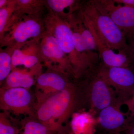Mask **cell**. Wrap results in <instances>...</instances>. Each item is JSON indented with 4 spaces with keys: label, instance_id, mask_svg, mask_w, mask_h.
I'll return each instance as SVG.
<instances>
[{
    "label": "cell",
    "instance_id": "cell-13",
    "mask_svg": "<svg viewBox=\"0 0 134 134\" xmlns=\"http://www.w3.org/2000/svg\"><path fill=\"white\" fill-rule=\"evenodd\" d=\"M41 31V26L38 23L33 19H27L17 25L12 36L16 42L23 43L30 38L37 37Z\"/></svg>",
    "mask_w": 134,
    "mask_h": 134
},
{
    "label": "cell",
    "instance_id": "cell-18",
    "mask_svg": "<svg viewBox=\"0 0 134 134\" xmlns=\"http://www.w3.org/2000/svg\"><path fill=\"white\" fill-rule=\"evenodd\" d=\"M12 58L7 53L2 52L0 53V81L6 79L11 72Z\"/></svg>",
    "mask_w": 134,
    "mask_h": 134
},
{
    "label": "cell",
    "instance_id": "cell-10",
    "mask_svg": "<svg viewBox=\"0 0 134 134\" xmlns=\"http://www.w3.org/2000/svg\"><path fill=\"white\" fill-rule=\"evenodd\" d=\"M41 50L46 58L59 63L60 72L65 75H73L74 77V70L68 56L65 55L57 40L53 35H48L44 38Z\"/></svg>",
    "mask_w": 134,
    "mask_h": 134
},
{
    "label": "cell",
    "instance_id": "cell-15",
    "mask_svg": "<svg viewBox=\"0 0 134 134\" xmlns=\"http://www.w3.org/2000/svg\"><path fill=\"white\" fill-rule=\"evenodd\" d=\"M78 23L77 24L76 22L71 21V24L69 25H72V27L70 28L76 30L81 34L84 44L88 51L95 52L97 51L93 35L85 24L83 15L81 21H78Z\"/></svg>",
    "mask_w": 134,
    "mask_h": 134
},
{
    "label": "cell",
    "instance_id": "cell-26",
    "mask_svg": "<svg viewBox=\"0 0 134 134\" xmlns=\"http://www.w3.org/2000/svg\"><path fill=\"white\" fill-rule=\"evenodd\" d=\"M19 2L22 3H23V4H26V3H29L30 1H28V0H23V1H19Z\"/></svg>",
    "mask_w": 134,
    "mask_h": 134
},
{
    "label": "cell",
    "instance_id": "cell-9",
    "mask_svg": "<svg viewBox=\"0 0 134 134\" xmlns=\"http://www.w3.org/2000/svg\"><path fill=\"white\" fill-rule=\"evenodd\" d=\"M122 103L109 106L99 113L97 122L100 126L111 134L123 132L132 119V116L124 113L120 110ZM131 115V114H130Z\"/></svg>",
    "mask_w": 134,
    "mask_h": 134
},
{
    "label": "cell",
    "instance_id": "cell-21",
    "mask_svg": "<svg viewBox=\"0 0 134 134\" xmlns=\"http://www.w3.org/2000/svg\"><path fill=\"white\" fill-rule=\"evenodd\" d=\"M8 12L7 9L3 7L0 9V32L1 33L5 26L7 20Z\"/></svg>",
    "mask_w": 134,
    "mask_h": 134
},
{
    "label": "cell",
    "instance_id": "cell-4",
    "mask_svg": "<svg viewBox=\"0 0 134 134\" xmlns=\"http://www.w3.org/2000/svg\"><path fill=\"white\" fill-rule=\"evenodd\" d=\"M98 69L102 77L113 89L119 101L124 104L134 94L133 68L109 67L99 61Z\"/></svg>",
    "mask_w": 134,
    "mask_h": 134
},
{
    "label": "cell",
    "instance_id": "cell-17",
    "mask_svg": "<svg viewBox=\"0 0 134 134\" xmlns=\"http://www.w3.org/2000/svg\"><path fill=\"white\" fill-rule=\"evenodd\" d=\"M9 113H0V134H21L20 127L18 126Z\"/></svg>",
    "mask_w": 134,
    "mask_h": 134
},
{
    "label": "cell",
    "instance_id": "cell-23",
    "mask_svg": "<svg viewBox=\"0 0 134 134\" xmlns=\"http://www.w3.org/2000/svg\"><path fill=\"white\" fill-rule=\"evenodd\" d=\"M127 106L129 111L132 115H134V94L131 98L125 103Z\"/></svg>",
    "mask_w": 134,
    "mask_h": 134
},
{
    "label": "cell",
    "instance_id": "cell-16",
    "mask_svg": "<svg viewBox=\"0 0 134 134\" xmlns=\"http://www.w3.org/2000/svg\"><path fill=\"white\" fill-rule=\"evenodd\" d=\"M11 58L12 68L23 65L25 68L31 69L32 71L36 72L34 67L37 63L38 59L35 55H27L21 50L16 49L13 52Z\"/></svg>",
    "mask_w": 134,
    "mask_h": 134
},
{
    "label": "cell",
    "instance_id": "cell-7",
    "mask_svg": "<svg viewBox=\"0 0 134 134\" xmlns=\"http://www.w3.org/2000/svg\"><path fill=\"white\" fill-rule=\"evenodd\" d=\"M63 74L60 72H48L39 76L35 90L34 106L53 94L62 91L69 85L71 83Z\"/></svg>",
    "mask_w": 134,
    "mask_h": 134
},
{
    "label": "cell",
    "instance_id": "cell-8",
    "mask_svg": "<svg viewBox=\"0 0 134 134\" xmlns=\"http://www.w3.org/2000/svg\"><path fill=\"white\" fill-rule=\"evenodd\" d=\"M83 17L85 24L93 35L99 61L109 67L133 68L134 65L128 54L121 53H116L113 50L107 46L99 38L91 23L83 15Z\"/></svg>",
    "mask_w": 134,
    "mask_h": 134
},
{
    "label": "cell",
    "instance_id": "cell-2",
    "mask_svg": "<svg viewBox=\"0 0 134 134\" xmlns=\"http://www.w3.org/2000/svg\"><path fill=\"white\" fill-rule=\"evenodd\" d=\"M98 65L87 70L77 86L79 106H86L92 112L99 113L109 106L121 103L113 89L100 75Z\"/></svg>",
    "mask_w": 134,
    "mask_h": 134
},
{
    "label": "cell",
    "instance_id": "cell-6",
    "mask_svg": "<svg viewBox=\"0 0 134 134\" xmlns=\"http://www.w3.org/2000/svg\"><path fill=\"white\" fill-rule=\"evenodd\" d=\"M99 12L110 18L126 35L134 30V8L114 0H92Z\"/></svg>",
    "mask_w": 134,
    "mask_h": 134
},
{
    "label": "cell",
    "instance_id": "cell-11",
    "mask_svg": "<svg viewBox=\"0 0 134 134\" xmlns=\"http://www.w3.org/2000/svg\"><path fill=\"white\" fill-rule=\"evenodd\" d=\"M91 112L90 111H80L74 113L70 125L69 134H95L97 122Z\"/></svg>",
    "mask_w": 134,
    "mask_h": 134
},
{
    "label": "cell",
    "instance_id": "cell-20",
    "mask_svg": "<svg viewBox=\"0 0 134 134\" xmlns=\"http://www.w3.org/2000/svg\"><path fill=\"white\" fill-rule=\"evenodd\" d=\"M128 46V54L134 65V30L126 35Z\"/></svg>",
    "mask_w": 134,
    "mask_h": 134
},
{
    "label": "cell",
    "instance_id": "cell-24",
    "mask_svg": "<svg viewBox=\"0 0 134 134\" xmlns=\"http://www.w3.org/2000/svg\"><path fill=\"white\" fill-rule=\"evenodd\" d=\"M117 3L129 5L134 8V0H114Z\"/></svg>",
    "mask_w": 134,
    "mask_h": 134
},
{
    "label": "cell",
    "instance_id": "cell-12",
    "mask_svg": "<svg viewBox=\"0 0 134 134\" xmlns=\"http://www.w3.org/2000/svg\"><path fill=\"white\" fill-rule=\"evenodd\" d=\"M36 72L31 71L14 69L6 78L5 82L1 88H21L29 90L33 86L34 80V74Z\"/></svg>",
    "mask_w": 134,
    "mask_h": 134
},
{
    "label": "cell",
    "instance_id": "cell-25",
    "mask_svg": "<svg viewBox=\"0 0 134 134\" xmlns=\"http://www.w3.org/2000/svg\"><path fill=\"white\" fill-rule=\"evenodd\" d=\"M6 3V1L5 0H1L0 1V8H1L3 7Z\"/></svg>",
    "mask_w": 134,
    "mask_h": 134
},
{
    "label": "cell",
    "instance_id": "cell-5",
    "mask_svg": "<svg viewBox=\"0 0 134 134\" xmlns=\"http://www.w3.org/2000/svg\"><path fill=\"white\" fill-rule=\"evenodd\" d=\"M34 104L33 96L28 89H0V108L2 111L36 118Z\"/></svg>",
    "mask_w": 134,
    "mask_h": 134
},
{
    "label": "cell",
    "instance_id": "cell-3",
    "mask_svg": "<svg viewBox=\"0 0 134 134\" xmlns=\"http://www.w3.org/2000/svg\"><path fill=\"white\" fill-rule=\"evenodd\" d=\"M81 11L104 44L112 50H117L119 53L128 54L126 34L110 18L99 12L92 0L86 2Z\"/></svg>",
    "mask_w": 134,
    "mask_h": 134
},
{
    "label": "cell",
    "instance_id": "cell-14",
    "mask_svg": "<svg viewBox=\"0 0 134 134\" xmlns=\"http://www.w3.org/2000/svg\"><path fill=\"white\" fill-rule=\"evenodd\" d=\"M19 124L21 134H59L39 121L36 117L26 116Z\"/></svg>",
    "mask_w": 134,
    "mask_h": 134
},
{
    "label": "cell",
    "instance_id": "cell-19",
    "mask_svg": "<svg viewBox=\"0 0 134 134\" xmlns=\"http://www.w3.org/2000/svg\"><path fill=\"white\" fill-rule=\"evenodd\" d=\"M47 3L51 9L55 12H63L66 8H72L75 1L73 0H48Z\"/></svg>",
    "mask_w": 134,
    "mask_h": 134
},
{
    "label": "cell",
    "instance_id": "cell-22",
    "mask_svg": "<svg viewBox=\"0 0 134 134\" xmlns=\"http://www.w3.org/2000/svg\"><path fill=\"white\" fill-rule=\"evenodd\" d=\"M122 133L125 134H134V115Z\"/></svg>",
    "mask_w": 134,
    "mask_h": 134
},
{
    "label": "cell",
    "instance_id": "cell-1",
    "mask_svg": "<svg viewBox=\"0 0 134 134\" xmlns=\"http://www.w3.org/2000/svg\"><path fill=\"white\" fill-rule=\"evenodd\" d=\"M79 106L77 86L71 83L62 91L34 106V109L39 121L58 133L69 134L63 125Z\"/></svg>",
    "mask_w": 134,
    "mask_h": 134
},
{
    "label": "cell",
    "instance_id": "cell-27",
    "mask_svg": "<svg viewBox=\"0 0 134 134\" xmlns=\"http://www.w3.org/2000/svg\"><path fill=\"white\" fill-rule=\"evenodd\" d=\"M113 134H125L124 133H122V132H121V133H115Z\"/></svg>",
    "mask_w": 134,
    "mask_h": 134
}]
</instances>
